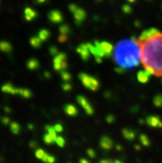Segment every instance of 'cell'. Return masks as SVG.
<instances>
[{"mask_svg": "<svg viewBox=\"0 0 162 163\" xmlns=\"http://www.w3.org/2000/svg\"><path fill=\"white\" fill-rule=\"evenodd\" d=\"M106 121H107V123H113L115 121V118H114V115L108 114V115L106 117Z\"/></svg>", "mask_w": 162, "mask_h": 163, "instance_id": "cell-35", "label": "cell"}, {"mask_svg": "<svg viewBox=\"0 0 162 163\" xmlns=\"http://www.w3.org/2000/svg\"><path fill=\"white\" fill-rule=\"evenodd\" d=\"M113 58L118 67L125 70L138 66L142 57L137 38L132 37L119 41L114 47Z\"/></svg>", "mask_w": 162, "mask_h": 163, "instance_id": "cell-2", "label": "cell"}, {"mask_svg": "<svg viewBox=\"0 0 162 163\" xmlns=\"http://www.w3.org/2000/svg\"><path fill=\"white\" fill-rule=\"evenodd\" d=\"M17 94L23 97L24 99H30L33 96V93L31 90L23 88H17Z\"/></svg>", "mask_w": 162, "mask_h": 163, "instance_id": "cell-19", "label": "cell"}, {"mask_svg": "<svg viewBox=\"0 0 162 163\" xmlns=\"http://www.w3.org/2000/svg\"><path fill=\"white\" fill-rule=\"evenodd\" d=\"M42 41L40 39V37L37 36V37H33L32 38L30 39V43L32 46L34 48H39L41 46H42Z\"/></svg>", "mask_w": 162, "mask_h": 163, "instance_id": "cell-21", "label": "cell"}, {"mask_svg": "<svg viewBox=\"0 0 162 163\" xmlns=\"http://www.w3.org/2000/svg\"><path fill=\"white\" fill-rule=\"evenodd\" d=\"M53 66L54 69L59 72L66 70L68 66L67 56L63 52H60L58 55H56L53 59Z\"/></svg>", "mask_w": 162, "mask_h": 163, "instance_id": "cell-6", "label": "cell"}, {"mask_svg": "<svg viewBox=\"0 0 162 163\" xmlns=\"http://www.w3.org/2000/svg\"><path fill=\"white\" fill-rule=\"evenodd\" d=\"M153 103L156 107H161L162 106V96L161 95H156L154 97L153 99Z\"/></svg>", "mask_w": 162, "mask_h": 163, "instance_id": "cell-27", "label": "cell"}, {"mask_svg": "<svg viewBox=\"0 0 162 163\" xmlns=\"http://www.w3.org/2000/svg\"><path fill=\"white\" fill-rule=\"evenodd\" d=\"M2 123H3V125H5V126L11 124V123H10L9 118H7V117H3V118H2Z\"/></svg>", "mask_w": 162, "mask_h": 163, "instance_id": "cell-36", "label": "cell"}, {"mask_svg": "<svg viewBox=\"0 0 162 163\" xmlns=\"http://www.w3.org/2000/svg\"><path fill=\"white\" fill-rule=\"evenodd\" d=\"M137 41L145 70L156 76L162 77V32L151 27L143 31Z\"/></svg>", "mask_w": 162, "mask_h": 163, "instance_id": "cell-1", "label": "cell"}, {"mask_svg": "<svg viewBox=\"0 0 162 163\" xmlns=\"http://www.w3.org/2000/svg\"><path fill=\"white\" fill-rule=\"evenodd\" d=\"M96 1H102V0H96Z\"/></svg>", "mask_w": 162, "mask_h": 163, "instance_id": "cell-41", "label": "cell"}, {"mask_svg": "<svg viewBox=\"0 0 162 163\" xmlns=\"http://www.w3.org/2000/svg\"><path fill=\"white\" fill-rule=\"evenodd\" d=\"M26 67L28 68L30 70H36L40 67L39 61H37L35 58H32L27 61L26 62Z\"/></svg>", "mask_w": 162, "mask_h": 163, "instance_id": "cell-16", "label": "cell"}, {"mask_svg": "<svg viewBox=\"0 0 162 163\" xmlns=\"http://www.w3.org/2000/svg\"><path fill=\"white\" fill-rule=\"evenodd\" d=\"M127 1H128V2H130V3H134L136 0H127Z\"/></svg>", "mask_w": 162, "mask_h": 163, "instance_id": "cell-40", "label": "cell"}, {"mask_svg": "<svg viewBox=\"0 0 162 163\" xmlns=\"http://www.w3.org/2000/svg\"><path fill=\"white\" fill-rule=\"evenodd\" d=\"M54 128H55V130L56 133H62L63 132V126L61 124H57L54 125Z\"/></svg>", "mask_w": 162, "mask_h": 163, "instance_id": "cell-32", "label": "cell"}, {"mask_svg": "<svg viewBox=\"0 0 162 163\" xmlns=\"http://www.w3.org/2000/svg\"><path fill=\"white\" fill-rule=\"evenodd\" d=\"M67 35H64V34H61L58 37V41L60 42H65L67 41Z\"/></svg>", "mask_w": 162, "mask_h": 163, "instance_id": "cell-33", "label": "cell"}, {"mask_svg": "<svg viewBox=\"0 0 162 163\" xmlns=\"http://www.w3.org/2000/svg\"><path fill=\"white\" fill-rule=\"evenodd\" d=\"M123 135L126 140L132 141L136 138V133L135 132L130 129V128H124L123 130Z\"/></svg>", "mask_w": 162, "mask_h": 163, "instance_id": "cell-18", "label": "cell"}, {"mask_svg": "<svg viewBox=\"0 0 162 163\" xmlns=\"http://www.w3.org/2000/svg\"><path fill=\"white\" fill-rule=\"evenodd\" d=\"M38 1V3H44L45 0H37Z\"/></svg>", "mask_w": 162, "mask_h": 163, "instance_id": "cell-39", "label": "cell"}, {"mask_svg": "<svg viewBox=\"0 0 162 163\" xmlns=\"http://www.w3.org/2000/svg\"><path fill=\"white\" fill-rule=\"evenodd\" d=\"M24 14H25V18L27 21L34 20L37 17V13L33 9L30 8H26L25 11H24Z\"/></svg>", "mask_w": 162, "mask_h": 163, "instance_id": "cell-17", "label": "cell"}, {"mask_svg": "<svg viewBox=\"0 0 162 163\" xmlns=\"http://www.w3.org/2000/svg\"><path fill=\"white\" fill-rule=\"evenodd\" d=\"M89 47L97 63H101L104 58L109 59L114 55V46L107 42L95 41L94 43H89Z\"/></svg>", "mask_w": 162, "mask_h": 163, "instance_id": "cell-3", "label": "cell"}, {"mask_svg": "<svg viewBox=\"0 0 162 163\" xmlns=\"http://www.w3.org/2000/svg\"><path fill=\"white\" fill-rule=\"evenodd\" d=\"M146 122L150 127L152 128H161L162 121L158 116H148L146 119Z\"/></svg>", "mask_w": 162, "mask_h": 163, "instance_id": "cell-10", "label": "cell"}, {"mask_svg": "<svg viewBox=\"0 0 162 163\" xmlns=\"http://www.w3.org/2000/svg\"><path fill=\"white\" fill-rule=\"evenodd\" d=\"M49 20L53 23H61L63 21V15L58 10H53L48 13Z\"/></svg>", "mask_w": 162, "mask_h": 163, "instance_id": "cell-9", "label": "cell"}, {"mask_svg": "<svg viewBox=\"0 0 162 163\" xmlns=\"http://www.w3.org/2000/svg\"><path fill=\"white\" fill-rule=\"evenodd\" d=\"M77 102L84 109V111L86 112L88 115H93L94 114V108H93V106L91 105L90 103L89 102V100L85 97L82 95L77 96Z\"/></svg>", "mask_w": 162, "mask_h": 163, "instance_id": "cell-7", "label": "cell"}, {"mask_svg": "<svg viewBox=\"0 0 162 163\" xmlns=\"http://www.w3.org/2000/svg\"><path fill=\"white\" fill-rule=\"evenodd\" d=\"M76 51L79 55V56L83 61H88L90 57L91 52L89 51V43L80 44L78 47L76 48Z\"/></svg>", "mask_w": 162, "mask_h": 163, "instance_id": "cell-8", "label": "cell"}, {"mask_svg": "<svg viewBox=\"0 0 162 163\" xmlns=\"http://www.w3.org/2000/svg\"><path fill=\"white\" fill-rule=\"evenodd\" d=\"M10 130H11V132L13 133V134H18V133H20V131H21V126L17 123H16V122L11 123V124H10Z\"/></svg>", "mask_w": 162, "mask_h": 163, "instance_id": "cell-22", "label": "cell"}, {"mask_svg": "<svg viewBox=\"0 0 162 163\" xmlns=\"http://www.w3.org/2000/svg\"><path fill=\"white\" fill-rule=\"evenodd\" d=\"M0 48H1V51L4 52V53H10L11 51H13L12 45L8 42H7V41H3V42H1Z\"/></svg>", "mask_w": 162, "mask_h": 163, "instance_id": "cell-20", "label": "cell"}, {"mask_svg": "<svg viewBox=\"0 0 162 163\" xmlns=\"http://www.w3.org/2000/svg\"><path fill=\"white\" fill-rule=\"evenodd\" d=\"M98 163H123V162L119 160L112 161V160H108V159H106V160L100 161Z\"/></svg>", "mask_w": 162, "mask_h": 163, "instance_id": "cell-34", "label": "cell"}, {"mask_svg": "<svg viewBox=\"0 0 162 163\" xmlns=\"http://www.w3.org/2000/svg\"><path fill=\"white\" fill-rule=\"evenodd\" d=\"M60 32L61 34H64V35H67L68 36L70 33V28L68 25H62L60 27Z\"/></svg>", "mask_w": 162, "mask_h": 163, "instance_id": "cell-26", "label": "cell"}, {"mask_svg": "<svg viewBox=\"0 0 162 163\" xmlns=\"http://www.w3.org/2000/svg\"><path fill=\"white\" fill-rule=\"evenodd\" d=\"M55 143L58 145L60 147H63L65 145V140L62 137H57L55 140Z\"/></svg>", "mask_w": 162, "mask_h": 163, "instance_id": "cell-28", "label": "cell"}, {"mask_svg": "<svg viewBox=\"0 0 162 163\" xmlns=\"http://www.w3.org/2000/svg\"><path fill=\"white\" fill-rule=\"evenodd\" d=\"M64 111L67 115L70 116V117H75V116L78 115L79 113L78 109L74 104H66V105H65Z\"/></svg>", "mask_w": 162, "mask_h": 163, "instance_id": "cell-13", "label": "cell"}, {"mask_svg": "<svg viewBox=\"0 0 162 163\" xmlns=\"http://www.w3.org/2000/svg\"><path fill=\"white\" fill-rule=\"evenodd\" d=\"M3 92L7 94H17V88L14 87L12 84L7 83L3 85L2 87Z\"/></svg>", "mask_w": 162, "mask_h": 163, "instance_id": "cell-14", "label": "cell"}, {"mask_svg": "<svg viewBox=\"0 0 162 163\" xmlns=\"http://www.w3.org/2000/svg\"><path fill=\"white\" fill-rule=\"evenodd\" d=\"M69 9L71 12L74 18H75V23L78 26L81 25L84 23V21L86 19V12L83 8H81L80 7L77 6L75 4H70L69 6Z\"/></svg>", "mask_w": 162, "mask_h": 163, "instance_id": "cell-5", "label": "cell"}, {"mask_svg": "<svg viewBox=\"0 0 162 163\" xmlns=\"http://www.w3.org/2000/svg\"><path fill=\"white\" fill-rule=\"evenodd\" d=\"M56 138H57L56 133H46L44 135L43 139L46 144H52L53 142H55Z\"/></svg>", "mask_w": 162, "mask_h": 163, "instance_id": "cell-15", "label": "cell"}, {"mask_svg": "<svg viewBox=\"0 0 162 163\" xmlns=\"http://www.w3.org/2000/svg\"><path fill=\"white\" fill-rule=\"evenodd\" d=\"M99 145L104 150H109L114 147V141L107 136H104L99 141Z\"/></svg>", "mask_w": 162, "mask_h": 163, "instance_id": "cell-11", "label": "cell"}, {"mask_svg": "<svg viewBox=\"0 0 162 163\" xmlns=\"http://www.w3.org/2000/svg\"><path fill=\"white\" fill-rule=\"evenodd\" d=\"M50 35H51V33H50L48 30L42 29V30H41L39 32L38 37H39L40 39L42 40V42H45L46 40H48L49 37H50Z\"/></svg>", "mask_w": 162, "mask_h": 163, "instance_id": "cell-23", "label": "cell"}, {"mask_svg": "<svg viewBox=\"0 0 162 163\" xmlns=\"http://www.w3.org/2000/svg\"><path fill=\"white\" fill-rule=\"evenodd\" d=\"M151 75V74L150 73L148 70H140L139 72L137 73V80L140 83L146 84L148 82L150 77Z\"/></svg>", "mask_w": 162, "mask_h": 163, "instance_id": "cell-12", "label": "cell"}, {"mask_svg": "<svg viewBox=\"0 0 162 163\" xmlns=\"http://www.w3.org/2000/svg\"><path fill=\"white\" fill-rule=\"evenodd\" d=\"M123 10L125 13H131L132 11V8L131 6H129V5H124V6L123 7Z\"/></svg>", "mask_w": 162, "mask_h": 163, "instance_id": "cell-31", "label": "cell"}, {"mask_svg": "<svg viewBox=\"0 0 162 163\" xmlns=\"http://www.w3.org/2000/svg\"><path fill=\"white\" fill-rule=\"evenodd\" d=\"M88 154L90 156V157H94V151H92V150H88Z\"/></svg>", "mask_w": 162, "mask_h": 163, "instance_id": "cell-38", "label": "cell"}, {"mask_svg": "<svg viewBox=\"0 0 162 163\" xmlns=\"http://www.w3.org/2000/svg\"><path fill=\"white\" fill-rule=\"evenodd\" d=\"M50 52H51V54L52 56H56V55H58L60 52H59L58 49L55 47V46H51V47L50 48Z\"/></svg>", "mask_w": 162, "mask_h": 163, "instance_id": "cell-30", "label": "cell"}, {"mask_svg": "<svg viewBox=\"0 0 162 163\" xmlns=\"http://www.w3.org/2000/svg\"><path fill=\"white\" fill-rule=\"evenodd\" d=\"M60 74H61V78L63 79V80H65V82H69L70 80H71V75H70V72H68L67 70H62V71H61L60 72Z\"/></svg>", "mask_w": 162, "mask_h": 163, "instance_id": "cell-24", "label": "cell"}, {"mask_svg": "<svg viewBox=\"0 0 162 163\" xmlns=\"http://www.w3.org/2000/svg\"><path fill=\"white\" fill-rule=\"evenodd\" d=\"M115 70L117 71V73L123 74V73H124V72H125V70H125V69H123V68L118 67V66H117V67L115 68Z\"/></svg>", "mask_w": 162, "mask_h": 163, "instance_id": "cell-37", "label": "cell"}, {"mask_svg": "<svg viewBox=\"0 0 162 163\" xmlns=\"http://www.w3.org/2000/svg\"><path fill=\"white\" fill-rule=\"evenodd\" d=\"M62 89L65 90V91H70L72 89L71 85L69 84L68 82H65V83L62 84Z\"/></svg>", "mask_w": 162, "mask_h": 163, "instance_id": "cell-29", "label": "cell"}, {"mask_svg": "<svg viewBox=\"0 0 162 163\" xmlns=\"http://www.w3.org/2000/svg\"><path fill=\"white\" fill-rule=\"evenodd\" d=\"M140 141H141V142H142L144 146H146V147L150 146V144H151V141H150L149 138L145 134L140 135Z\"/></svg>", "mask_w": 162, "mask_h": 163, "instance_id": "cell-25", "label": "cell"}, {"mask_svg": "<svg viewBox=\"0 0 162 163\" xmlns=\"http://www.w3.org/2000/svg\"><path fill=\"white\" fill-rule=\"evenodd\" d=\"M78 76L82 84L84 85V86L87 88L88 90L96 91L99 89V81L96 78L91 76L86 73H84V72L79 74Z\"/></svg>", "mask_w": 162, "mask_h": 163, "instance_id": "cell-4", "label": "cell"}]
</instances>
